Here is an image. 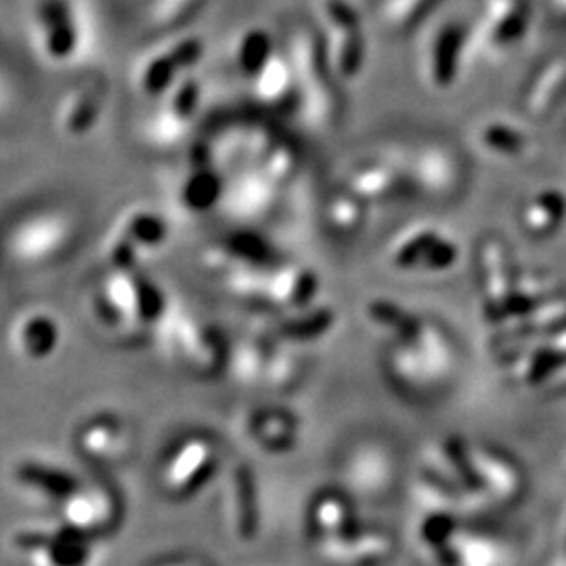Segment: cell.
<instances>
[{"instance_id":"7402d4cb","label":"cell","mask_w":566,"mask_h":566,"mask_svg":"<svg viewBox=\"0 0 566 566\" xmlns=\"http://www.w3.org/2000/svg\"><path fill=\"white\" fill-rule=\"evenodd\" d=\"M282 187L256 166H240L227 181L223 203L227 212L242 221L264 219L280 200Z\"/></svg>"},{"instance_id":"4316f807","label":"cell","mask_w":566,"mask_h":566,"mask_svg":"<svg viewBox=\"0 0 566 566\" xmlns=\"http://www.w3.org/2000/svg\"><path fill=\"white\" fill-rule=\"evenodd\" d=\"M411 179L428 196L447 198L460 185L462 166L451 149L443 145H426L411 163Z\"/></svg>"},{"instance_id":"f6af8a7d","label":"cell","mask_w":566,"mask_h":566,"mask_svg":"<svg viewBox=\"0 0 566 566\" xmlns=\"http://www.w3.org/2000/svg\"><path fill=\"white\" fill-rule=\"evenodd\" d=\"M556 2H558V4H563V7H566V0H556Z\"/></svg>"},{"instance_id":"e0dca14e","label":"cell","mask_w":566,"mask_h":566,"mask_svg":"<svg viewBox=\"0 0 566 566\" xmlns=\"http://www.w3.org/2000/svg\"><path fill=\"white\" fill-rule=\"evenodd\" d=\"M359 526L355 502L348 493L325 489L313 495L304 514L306 537L317 549L334 544Z\"/></svg>"},{"instance_id":"603a6c76","label":"cell","mask_w":566,"mask_h":566,"mask_svg":"<svg viewBox=\"0 0 566 566\" xmlns=\"http://www.w3.org/2000/svg\"><path fill=\"white\" fill-rule=\"evenodd\" d=\"M317 554L327 566H385L395 554V537L382 526L359 525Z\"/></svg>"},{"instance_id":"2e32d148","label":"cell","mask_w":566,"mask_h":566,"mask_svg":"<svg viewBox=\"0 0 566 566\" xmlns=\"http://www.w3.org/2000/svg\"><path fill=\"white\" fill-rule=\"evenodd\" d=\"M133 443V430L118 413L103 411L86 418L74 437L78 455L97 465L120 462Z\"/></svg>"},{"instance_id":"60d3db41","label":"cell","mask_w":566,"mask_h":566,"mask_svg":"<svg viewBox=\"0 0 566 566\" xmlns=\"http://www.w3.org/2000/svg\"><path fill=\"white\" fill-rule=\"evenodd\" d=\"M298 160L301 158H298L296 147L292 143L282 139L266 154L264 160H261L259 164H250V166H256L259 170H263L271 181L277 182L283 189L287 182L292 181V177L296 175Z\"/></svg>"},{"instance_id":"d590c367","label":"cell","mask_w":566,"mask_h":566,"mask_svg":"<svg viewBox=\"0 0 566 566\" xmlns=\"http://www.w3.org/2000/svg\"><path fill=\"white\" fill-rule=\"evenodd\" d=\"M365 315L371 324L380 327L392 340H403V338L413 336L420 329V325L424 324L422 315H418L409 306L390 301V298L367 301Z\"/></svg>"},{"instance_id":"836d02e7","label":"cell","mask_w":566,"mask_h":566,"mask_svg":"<svg viewBox=\"0 0 566 566\" xmlns=\"http://www.w3.org/2000/svg\"><path fill=\"white\" fill-rule=\"evenodd\" d=\"M277 49L273 34L264 25H248L233 42V65L242 78L252 81Z\"/></svg>"},{"instance_id":"8fae6325","label":"cell","mask_w":566,"mask_h":566,"mask_svg":"<svg viewBox=\"0 0 566 566\" xmlns=\"http://www.w3.org/2000/svg\"><path fill=\"white\" fill-rule=\"evenodd\" d=\"M13 549L28 566H91L93 539L55 526H21L11 537Z\"/></svg>"},{"instance_id":"b9f144b4","label":"cell","mask_w":566,"mask_h":566,"mask_svg":"<svg viewBox=\"0 0 566 566\" xmlns=\"http://www.w3.org/2000/svg\"><path fill=\"white\" fill-rule=\"evenodd\" d=\"M206 4V0H154L151 2V25L158 30L177 28L191 20Z\"/></svg>"},{"instance_id":"484cf974","label":"cell","mask_w":566,"mask_h":566,"mask_svg":"<svg viewBox=\"0 0 566 566\" xmlns=\"http://www.w3.org/2000/svg\"><path fill=\"white\" fill-rule=\"evenodd\" d=\"M319 296V275L303 264H275L266 275L264 304L277 313L313 306Z\"/></svg>"},{"instance_id":"52a82bcc","label":"cell","mask_w":566,"mask_h":566,"mask_svg":"<svg viewBox=\"0 0 566 566\" xmlns=\"http://www.w3.org/2000/svg\"><path fill=\"white\" fill-rule=\"evenodd\" d=\"M76 221L57 208L39 210L11 227L7 235V254L20 266L55 263L76 240Z\"/></svg>"},{"instance_id":"74e56055","label":"cell","mask_w":566,"mask_h":566,"mask_svg":"<svg viewBox=\"0 0 566 566\" xmlns=\"http://www.w3.org/2000/svg\"><path fill=\"white\" fill-rule=\"evenodd\" d=\"M434 0H378V20L390 32H405L424 18Z\"/></svg>"},{"instance_id":"ba28073f","label":"cell","mask_w":566,"mask_h":566,"mask_svg":"<svg viewBox=\"0 0 566 566\" xmlns=\"http://www.w3.org/2000/svg\"><path fill=\"white\" fill-rule=\"evenodd\" d=\"M168 223L147 206L128 208L109 229L103 243V259L112 271H137L143 261L168 242Z\"/></svg>"},{"instance_id":"d6986e66","label":"cell","mask_w":566,"mask_h":566,"mask_svg":"<svg viewBox=\"0 0 566 566\" xmlns=\"http://www.w3.org/2000/svg\"><path fill=\"white\" fill-rule=\"evenodd\" d=\"M245 439L266 455H283L301 443V418L283 407L261 405L250 409L242 420Z\"/></svg>"},{"instance_id":"7c38bea8","label":"cell","mask_w":566,"mask_h":566,"mask_svg":"<svg viewBox=\"0 0 566 566\" xmlns=\"http://www.w3.org/2000/svg\"><path fill=\"white\" fill-rule=\"evenodd\" d=\"M124 514L120 493L114 486L93 483L81 485L63 504H60V523L63 528L97 539L118 528Z\"/></svg>"},{"instance_id":"1f68e13d","label":"cell","mask_w":566,"mask_h":566,"mask_svg":"<svg viewBox=\"0 0 566 566\" xmlns=\"http://www.w3.org/2000/svg\"><path fill=\"white\" fill-rule=\"evenodd\" d=\"M401 189L403 175L392 164L380 160L357 166L346 179V191L357 196L367 206L388 202L399 196Z\"/></svg>"},{"instance_id":"5bb4252c","label":"cell","mask_w":566,"mask_h":566,"mask_svg":"<svg viewBox=\"0 0 566 566\" xmlns=\"http://www.w3.org/2000/svg\"><path fill=\"white\" fill-rule=\"evenodd\" d=\"M202 55L203 42L198 36H182L147 55L135 72L139 93L149 99H163L172 84L202 60Z\"/></svg>"},{"instance_id":"83f0119b","label":"cell","mask_w":566,"mask_h":566,"mask_svg":"<svg viewBox=\"0 0 566 566\" xmlns=\"http://www.w3.org/2000/svg\"><path fill=\"white\" fill-rule=\"evenodd\" d=\"M254 102L269 109H287L298 102L296 70L287 49H277L263 70L250 81Z\"/></svg>"},{"instance_id":"44dd1931","label":"cell","mask_w":566,"mask_h":566,"mask_svg":"<svg viewBox=\"0 0 566 566\" xmlns=\"http://www.w3.org/2000/svg\"><path fill=\"white\" fill-rule=\"evenodd\" d=\"M9 343L13 353L23 361L42 364L51 359L60 348V319L44 306H30L13 319Z\"/></svg>"},{"instance_id":"ee69618b","label":"cell","mask_w":566,"mask_h":566,"mask_svg":"<svg viewBox=\"0 0 566 566\" xmlns=\"http://www.w3.org/2000/svg\"><path fill=\"white\" fill-rule=\"evenodd\" d=\"M154 566H206L202 560L191 558V556H177V558H164Z\"/></svg>"},{"instance_id":"277c9868","label":"cell","mask_w":566,"mask_h":566,"mask_svg":"<svg viewBox=\"0 0 566 566\" xmlns=\"http://www.w3.org/2000/svg\"><path fill=\"white\" fill-rule=\"evenodd\" d=\"M221 447L203 432H191L170 447L160 464V489L175 502L200 495L221 472Z\"/></svg>"},{"instance_id":"4fadbf2b","label":"cell","mask_w":566,"mask_h":566,"mask_svg":"<svg viewBox=\"0 0 566 566\" xmlns=\"http://www.w3.org/2000/svg\"><path fill=\"white\" fill-rule=\"evenodd\" d=\"M202 99V84L187 72L166 93L160 107L145 124V139L158 149H170L187 137Z\"/></svg>"},{"instance_id":"5b68a950","label":"cell","mask_w":566,"mask_h":566,"mask_svg":"<svg viewBox=\"0 0 566 566\" xmlns=\"http://www.w3.org/2000/svg\"><path fill=\"white\" fill-rule=\"evenodd\" d=\"M290 57L298 81V102L306 114L319 124L334 120L338 114L336 74L325 51L324 36L311 28H301L290 41Z\"/></svg>"},{"instance_id":"e575fe53","label":"cell","mask_w":566,"mask_h":566,"mask_svg":"<svg viewBox=\"0 0 566 566\" xmlns=\"http://www.w3.org/2000/svg\"><path fill=\"white\" fill-rule=\"evenodd\" d=\"M474 143L483 154L500 160H518L525 158L531 149V142L525 130L507 122L489 120L476 126Z\"/></svg>"},{"instance_id":"3957f363","label":"cell","mask_w":566,"mask_h":566,"mask_svg":"<svg viewBox=\"0 0 566 566\" xmlns=\"http://www.w3.org/2000/svg\"><path fill=\"white\" fill-rule=\"evenodd\" d=\"M158 334L164 350L198 378H212L227 369L229 346L198 315L170 306Z\"/></svg>"},{"instance_id":"8d00e7d4","label":"cell","mask_w":566,"mask_h":566,"mask_svg":"<svg viewBox=\"0 0 566 566\" xmlns=\"http://www.w3.org/2000/svg\"><path fill=\"white\" fill-rule=\"evenodd\" d=\"M365 212H367V203L361 202L357 196H353L346 189L338 196H332L325 208L327 224L338 235H355L364 227Z\"/></svg>"},{"instance_id":"f546056e","label":"cell","mask_w":566,"mask_h":566,"mask_svg":"<svg viewBox=\"0 0 566 566\" xmlns=\"http://www.w3.org/2000/svg\"><path fill=\"white\" fill-rule=\"evenodd\" d=\"M336 325V313L327 304H313L303 311L282 313L277 322L269 325L266 338L273 344H306L324 338Z\"/></svg>"},{"instance_id":"9a60e30c","label":"cell","mask_w":566,"mask_h":566,"mask_svg":"<svg viewBox=\"0 0 566 566\" xmlns=\"http://www.w3.org/2000/svg\"><path fill=\"white\" fill-rule=\"evenodd\" d=\"M465 42L468 34L458 21L441 23L426 39L420 74L432 91H449L455 84L464 63Z\"/></svg>"},{"instance_id":"f35d334b","label":"cell","mask_w":566,"mask_h":566,"mask_svg":"<svg viewBox=\"0 0 566 566\" xmlns=\"http://www.w3.org/2000/svg\"><path fill=\"white\" fill-rule=\"evenodd\" d=\"M563 217H565V200L556 191H547L526 206V229L533 233H547L558 227Z\"/></svg>"},{"instance_id":"ac0fdd59","label":"cell","mask_w":566,"mask_h":566,"mask_svg":"<svg viewBox=\"0 0 566 566\" xmlns=\"http://www.w3.org/2000/svg\"><path fill=\"white\" fill-rule=\"evenodd\" d=\"M227 523L233 537L250 544L261 533V495L254 470L245 462L229 468L227 493H224Z\"/></svg>"},{"instance_id":"cb8c5ba5","label":"cell","mask_w":566,"mask_h":566,"mask_svg":"<svg viewBox=\"0 0 566 566\" xmlns=\"http://www.w3.org/2000/svg\"><path fill=\"white\" fill-rule=\"evenodd\" d=\"M107 99V84L99 76H91L65 93L57 107V130L65 139H84L93 133L102 118Z\"/></svg>"},{"instance_id":"ab89813d","label":"cell","mask_w":566,"mask_h":566,"mask_svg":"<svg viewBox=\"0 0 566 566\" xmlns=\"http://www.w3.org/2000/svg\"><path fill=\"white\" fill-rule=\"evenodd\" d=\"M298 378H301V361L287 348H282V344H273L263 388L285 392L298 382Z\"/></svg>"},{"instance_id":"8992f818","label":"cell","mask_w":566,"mask_h":566,"mask_svg":"<svg viewBox=\"0 0 566 566\" xmlns=\"http://www.w3.org/2000/svg\"><path fill=\"white\" fill-rule=\"evenodd\" d=\"M30 44L39 60L51 67H65L84 49V23L74 0H34L28 21Z\"/></svg>"},{"instance_id":"d4e9b609","label":"cell","mask_w":566,"mask_h":566,"mask_svg":"<svg viewBox=\"0 0 566 566\" xmlns=\"http://www.w3.org/2000/svg\"><path fill=\"white\" fill-rule=\"evenodd\" d=\"M227 179L217 168L212 151L206 145H198L191 154V168L182 177L177 189L181 208L191 214H203L217 203L223 202Z\"/></svg>"},{"instance_id":"9c48e42d","label":"cell","mask_w":566,"mask_h":566,"mask_svg":"<svg viewBox=\"0 0 566 566\" xmlns=\"http://www.w3.org/2000/svg\"><path fill=\"white\" fill-rule=\"evenodd\" d=\"M460 261V245L441 227L418 223L401 231L386 250V263L401 273L441 275Z\"/></svg>"},{"instance_id":"4dcf8cb0","label":"cell","mask_w":566,"mask_h":566,"mask_svg":"<svg viewBox=\"0 0 566 566\" xmlns=\"http://www.w3.org/2000/svg\"><path fill=\"white\" fill-rule=\"evenodd\" d=\"M525 9L518 0H485L476 41L486 49H507L525 32Z\"/></svg>"},{"instance_id":"30bf717a","label":"cell","mask_w":566,"mask_h":566,"mask_svg":"<svg viewBox=\"0 0 566 566\" xmlns=\"http://www.w3.org/2000/svg\"><path fill=\"white\" fill-rule=\"evenodd\" d=\"M324 42L338 81H355L364 72V18L350 0H322Z\"/></svg>"},{"instance_id":"d6a6232c","label":"cell","mask_w":566,"mask_h":566,"mask_svg":"<svg viewBox=\"0 0 566 566\" xmlns=\"http://www.w3.org/2000/svg\"><path fill=\"white\" fill-rule=\"evenodd\" d=\"M273 343L266 338H243L238 344L229 346V357H227V374L235 385L243 388H259L264 386L266 378V367H269V357H271Z\"/></svg>"},{"instance_id":"7bdbcfd3","label":"cell","mask_w":566,"mask_h":566,"mask_svg":"<svg viewBox=\"0 0 566 566\" xmlns=\"http://www.w3.org/2000/svg\"><path fill=\"white\" fill-rule=\"evenodd\" d=\"M566 81V61H558L554 65H549L546 74L542 76L539 84H535V88L528 95V109L533 114L546 112L552 105V99H556V95L560 93V88L565 86Z\"/></svg>"},{"instance_id":"ffe728a7","label":"cell","mask_w":566,"mask_h":566,"mask_svg":"<svg viewBox=\"0 0 566 566\" xmlns=\"http://www.w3.org/2000/svg\"><path fill=\"white\" fill-rule=\"evenodd\" d=\"M395 460L382 443L364 441L353 447L343 464L344 485L361 497H380L392 485Z\"/></svg>"},{"instance_id":"7a4b0ae2","label":"cell","mask_w":566,"mask_h":566,"mask_svg":"<svg viewBox=\"0 0 566 566\" xmlns=\"http://www.w3.org/2000/svg\"><path fill=\"white\" fill-rule=\"evenodd\" d=\"M453 367V344L446 329L424 319L420 329L403 338L392 340L385 355L386 376L407 395H424Z\"/></svg>"},{"instance_id":"6da1fadb","label":"cell","mask_w":566,"mask_h":566,"mask_svg":"<svg viewBox=\"0 0 566 566\" xmlns=\"http://www.w3.org/2000/svg\"><path fill=\"white\" fill-rule=\"evenodd\" d=\"M170 303L163 287L137 271H107L93 296V313L109 332L139 338L163 324Z\"/></svg>"},{"instance_id":"f1b7e54d","label":"cell","mask_w":566,"mask_h":566,"mask_svg":"<svg viewBox=\"0 0 566 566\" xmlns=\"http://www.w3.org/2000/svg\"><path fill=\"white\" fill-rule=\"evenodd\" d=\"M13 476L23 491L57 506L82 485L78 476L65 470L63 465L42 460H21L13 470Z\"/></svg>"}]
</instances>
